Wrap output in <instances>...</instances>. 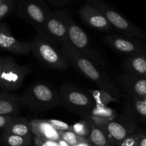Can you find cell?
Returning <instances> with one entry per match:
<instances>
[{"instance_id":"cell-25","label":"cell","mask_w":146,"mask_h":146,"mask_svg":"<svg viewBox=\"0 0 146 146\" xmlns=\"http://www.w3.org/2000/svg\"><path fill=\"white\" fill-rule=\"evenodd\" d=\"M60 137L61 139L68 144L70 146L77 145L80 143L83 142V141H86V138H84L82 137L78 136V135L74 133L73 131H62V132H59Z\"/></svg>"},{"instance_id":"cell-8","label":"cell","mask_w":146,"mask_h":146,"mask_svg":"<svg viewBox=\"0 0 146 146\" xmlns=\"http://www.w3.org/2000/svg\"><path fill=\"white\" fill-rule=\"evenodd\" d=\"M30 72L27 66L19 65L11 57H5L0 75V88L6 92L17 91Z\"/></svg>"},{"instance_id":"cell-24","label":"cell","mask_w":146,"mask_h":146,"mask_svg":"<svg viewBox=\"0 0 146 146\" xmlns=\"http://www.w3.org/2000/svg\"><path fill=\"white\" fill-rule=\"evenodd\" d=\"M91 122L90 120H84L71 125V131L78 136L87 138L91 132Z\"/></svg>"},{"instance_id":"cell-18","label":"cell","mask_w":146,"mask_h":146,"mask_svg":"<svg viewBox=\"0 0 146 146\" xmlns=\"http://www.w3.org/2000/svg\"><path fill=\"white\" fill-rule=\"evenodd\" d=\"M3 131L14 135L32 138L28 121L26 118L17 117V115L12 117L7 128Z\"/></svg>"},{"instance_id":"cell-30","label":"cell","mask_w":146,"mask_h":146,"mask_svg":"<svg viewBox=\"0 0 146 146\" xmlns=\"http://www.w3.org/2000/svg\"><path fill=\"white\" fill-rule=\"evenodd\" d=\"M50 1H53V3H55V4H66V3L69 2L71 0H50Z\"/></svg>"},{"instance_id":"cell-32","label":"cell","mask_w":146,"mask_h":146,"mask_svg":"<svg viewBox=\"0 0 146 146\" xmlns=\"http://www.w3.org/2000/svg\"><path fill=\"white\" fill-rule=\"evenodd\" d=\"M6 1H7V0H0V4H3V3L5 2Z\"/></svg>"},{"instance_id":"cell-13","label":"cell","mask_w":146,"mask_h":146,"mask_svg":"<svg viewBox=\"0 0 146 146\" xmlns=\"http://www.w3.org/2000/svg\"><path fill=\"white\" fill-rule=\"evenodd\" d=\"M116 81L133 98H146V78L128 74H120Z\"/></svg>"},{"instance_id":"cell-4","label":"cell","mask_w":146,"mask_h":146,"mask_svg":"<svg viewBox=\"0 0 146 146\" xmlns=\"http://www.w3.org/2000/svg\"><path fill=\"white\" fill-rule=\"evenodd\" d=\"M95 124L104 130L111 142L115 146L119 145L125 138L136 131L138 128L137 118L130 107H126L121 115L113 119Z\"/></svg>"},{"instance_id":"cell-17","label":"cell","mask_w":146,"mask_h":146,"mask_svg":"<svg viewBox=\"0 0 146 146\" xmlns=\"http://www.w3.org/2000/svg\"><path fill=\"white\" fill-rule=\"evenodd\" d=\"M20 108L18 97L7 92L0 93V115H16Z\"/></svg>"},{"instance_id":"cell-14","label":"cell","mask_w":146,"mask_h":146,"mask_svg":"<svg viewBox=\"0 0 146 146\" xmlns=\"http://www.w3.org/2000/svg\"><path fill=\"white\" fill-rule=\"evenodd\" d=\"M78 14L81 19L91 28L104 31H110L112 28L108 20L101 12L88 4L82 6Z\"/></svg>"},{"instance_id":"cell-6","label":"cell","mask_w":146,"mask_h":146,"mask_svg":"<svg viewBox=\"0 0 146 146\" xmlns=\"http://www.w3.org/2000/svg\"><path fill=\"white\" fill-rule=\"evenodd\" d=\"M31 44V51L44 64L51 68L66 70L68 68L67 60L55 44L43 36H38Z\"/></svg>"},{"instance_id":"cell-31","label":"cell","mask_w":146,"mask_h":146,"mask_svg":"<svg viewBox=\"0 0 146 146\" xmlns=\"http://www.w3.org/2000/svg\"><path fill=\"white\" fill-rule=\"evenodd\" d=\"M77 146H91V144L88 143V141H83V142L80 143H78Z\"/></svg>"},{"instance_id":"cell-22","label":"cell","mask_w":146,"mask_h":146,"mask_svg":"<svg viewBox=\"0 0 146 146\" xmlns=\"http://www.w3.org/2000/svg\"><path fill=\"white\" fill-rule=\"evenodd\" d=\"M118 146H146L145 134L140 130L127 137Z\"/></svg>"},{"instance_id":"cell-10","label":"cell","mask_w":146,"mask_h":146,"mask_svg":"<svg viewBox=\"0 0 146 146\" xmlns=\"http://www.w3.org/2000/svg\"><path fill=\"white\" fill-rule=\"evenodd\" d=\"M19 14L42 34L48 11L32 0H24L20 4Z\"/></svg>"},{"instance_id":"cell-23","label":"cell","mask_w":146,"mask_h":146,"mask_svg":"<svg viewBox=\"0 0 146 146\" xmlns=\"http://www.w3.org/2000/svg\"><path fill=\"white\" fill-rule=\"evenodd\" d=\"M132 105H131V107H130L132 113L138 119L145 122L146 98L139 99V98H132Z\"/></svg>"},{"instance_id":"cell-16","label":"cell","mask_w":146,"mask_h":146,"mask_svg":"<svg viewBox=\"0 0 146 146\" xmlns=\"http://www.w3.org/2000/svg\"><path fill=\"white\" fill-rule=\"evenodd\" d=\"M126 74L146 78V52L128 56L123 61Z\"/></svg>"},{"instance_id":"cell-28","label":"cell","mask_w":146,"mask_h":146,"mask_svg":"<svg viewBox=\"0 0 146 146\" xmlns=\"http://www.w3.org/2000/svg\"><path fill=\"white\" fill-rule=\"evenodd\" d=\"M32 140L36 146H60L57 142L41 140L36 136H32Z\"/></svg>"},{"instance_id":"cell-5","label":"cell","mask_w":146,"mask_h":146,"mask_svg":"<svg viewBox=\"0 0 146 146\" xmlns=\"http://www.w3.org/2000/svg\"><path fill=\"white\" fill-rule=\"evenodd\" d=\"M87 4L98 10L106 17L111 27H115L128 37L144 38L145 34L141 29L127 20L124 17L102 0H86Z\"/></svg>"},{"instance_id":"cell-1","label":"cell","mask_w":146,"mask_h":146,"mask_svg":"<svg viewBox=\"0 0 146 146\" xmlns=\"http://www.w3.org/2000/svg\"><path fill=\"white\" fill-rule=\"evenodd\" d=\"M61 53L68 62H70L76 69L91 81H94L100 89L108 93L119 101L122 93L113 80L106 74L98 68L89 58L75 49L69 43L61 44Z\"/></svg>"},{"instance_id":"cell-15","label":"cell","mask_w":146,"mask_h":146,"mask_svg":"<svg viewBox=\"0 0 146 146\" xmlns=\"http://www.w3.org/2000/svg\"><path fill=\"white\" fill-rule=\"evenodd\" d=\"M30 131L34 136L45 141L58 142L61 139L58 131L53 128L45 119H34L29 122Z\"/></svg>"},{"instance_id":"cell-27","label":"cell","mask_w":146,"mask_h":146,"mask_svg":"<svg viewBox=\"0 0 146 146\" xmlns=\"http://www.w3.org/2000/svg\"><path fill=\"white\" fill-rule=\"evenodd\" d=\"M47 123L50 124L53 128H55L58 132H62V131H71V125L66 123L65 122H63L61 121H58L56 119H45Z\"/></svg>"},{"instance_id":"cell-33","label":"cell","mask_w":146,"mask_h":146,"mask_svg":"<svg viewBox=\"0 0 146 146\" xmlns=\"http://www.w3.org/2000/svg\"><path fill=\"white\" fill-rule=\"evenodd\" d=\"M74 146H77V145H74Z\"/></svg>"},{"instance_id":"cell-29","label":"cell","mask_w":146,"mask_h":146,"mask_svg":"<svg viewBox=\"0 0 146 146\" xmlns=\"http://www.w3.org/2000/svg\"><path fill=\"white\" fill-rule=\"evenodd\" d=\"M13 116L12 115H0V129H5Z\"/></svg>"},{"instance_id":"cell-2","label":"cell","mask_w":146,"mask_h":146,"mask_svg":"<svg viewBox=\"0 0 146 146\" xmlns=\"http://www.w3.org/2000/svg\"><path fill=\"white\" fill-rule=\"evenodd\" d=\"M55 14L66 26L69 40L68 43L76 51L89 58L97 66H101L105 70L108 69V64L104 60L101 51L95 45L91 44L85 31L74 22L69 14L66 11H58Z\"/></svg>"},{"instance_id":"cell-21","label":"cell","mask_w":146,"mask_h":146,"mask_svg":"<svg viewBox=\"0 0 146 146\" xmlns=\"http://www.w3.org/2000/svg\"><path fill=\"white\" fill-rule=\"evenodd\" d=\"M2 139L7 146H31L32 143V138L14 135L6 131L3 133Z\"/></svg>"},{"instance_id":"cell-3","label":"cell","mask_w":146,"mask_h":146,"mask_svg":"<svg viewBox=\"0 0 146 146\" xmlns=\"http://www.w3.org/2000/svg\"><path fill=\"white\" fill-rule=\"evenodd\" d=\"M20 104L33 111H44L58 105L59 96L46 84H36L31 86L18 97Z\"/></svg>"},{"instance_id":"cell-9","label":"cell","mask_w":146,"mask_h":146,"mask_svg":"<svg viewBox=\"0 0 146 146\" xmlns=\"http://www.w3.org/2000/svg\"><path fill=\"white\" fill-rule=\"evenodd\" d=\"M41 36L55 44L68 43V33L64 21L55 14L48 11Z\"/></svg>"},{"instance_id":"cell-19","label":"cell","mask_w":146,"mask_h":146,"mask_svg":"<svg viewBox=\"0 0 146 146\" xmlns=\"http://www.w3.org/2000/svg\"><path fill=\"white\" fill-rule=\"evenodd\" d=\"M86 139L91 146H115L111 142L104 130L93 122H91V132Z\"/></svg>"},{"instance_id":"cell-11","label":"cell","mask_w":146,"mask_h":146,"mask_svg":"<svg viewBox=\"0 0 146 146\" xmlns=\"http://www.w3.org/2000/svg\"><path fill=\"white\" fill-rule=\"evenodd\" d=\"M104 40L108 46L117 52L126 55L127 56L146 52L144 44L132 37L108 35L104 37Z\"/></svg>"},{"instance_id":"cell-7","label":"cell","mask_w":146,"mask_h":146,"mask_svg":"<svg viewBox=\"0 0 146 146\" xmlns=\"http://www.w3.org/2000/svg\"><path fill=\"white\" fill-rule=\"evenodd\" d=\"M59 98L67 108L79 115H91L95 107V103L92 98L69 85H64L61 87Z\"/></svg>"},{"instance_id":"cell-26","label":"cell","mask_w":146,"mask_h":146,"mask_svg":"<svg viewBox=\"0 0 146 146\" xmlns=\"http://www.w3.org/2000/svg\"><path fill=\"white\" fill-rule=\"evenodd\" d=\"M16 0H7L3 4H0V20L5 18L14 9Z\"/></svg>"},{"instance_id":"cell-12","label":"cell","mask_w":146,"mask_h":146,"mask_svg":"<svg viewBox=\"0 0 146 146\" xmlns=\"http://www.w3.org/2000/svg\"><path fill=\"white\" fill-rule=\"evenodd\" d=\"M0 49L27 56L31 52V44L19 41L12 35L8 24L0 23Z\"/></svg>"},{"instance_id":"cell-20","label":"cell","mask_w":146,"mask_h":146,"mask_svg":"<svg viewBox=\"0 0 146 146\" xmlns=\"http://www.w3.org/2000/svg\"><path fill=\"white\" fill-rule=\"evenodd\" d=\"M90 92L93 96L96 107L106 108V107H108V104L110 102H119V101H118L116 98L101 89L90 90Z\"/></svg>"}]
</instances>
